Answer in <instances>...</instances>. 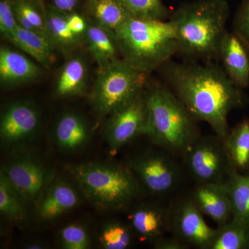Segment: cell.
Wrapping results in <instances>:
<instances>
[{
	"label": "cell",
	"instance_id": "3957f363",
	"mask_svg": "<svg viewBox=\"0 0 249 249\" xmlns=\"http://www.w3.org/2000/svg\"><path fill=\"white\" fill-rule=\"evenodd\" d=\"M121 58L143 73L160 68L178 53L172 21L130 18L116 33Z\"/></svg>",
	"mask_w": 249,
	"mask_h": 249
},
{
	"label": "cell",
	"instance_id": "83f0119b",
	"mask_svg": "<svg viewBox=\"0 0 249 249\" xmlns=\"http://www.w3.org/2000/svg\"><path fill=\"white\" fill-rule=\"evenodd\" d=\"M20 196L9 178L1 170L0 173V213L14 221L25 219L26 211Z\"/></svg>",
	"mask_w": 249,
	"mask_h": 249
},
{
	"label": "cell",
	"instance_id": "277c9868",
	"mask_svg": "<svg viewBox=\"0 0 249 249\" xmlns=\"http://www.w3.org/2000/svg\"><path fill=\"white\" fill-rule=\"evenodd\" d=\"M147 135L169 152L183 154L200 136L196 120L168 87L157 85L146 92Z\"/></svg>",
	"mask_w": 249,
	"mask_h": 249
},
{
	"label": "cell",
	"instance_id": "9a60e30c",
	"mask_svg": "<svg viewBox=\"0 0 249 249\" xmlns=\"http://www.w3.org/2000/svg\"><path fill=\"white\" fill-rule=\"evenodd\" d=\"M42 73L40 67L17 51L0 49V81L6 86L30 83Z\"/></svg>",
	"mask_w": 249,
	"mask_h": 249
},
{
	"label": "cell",
	"instance_id": "7402d4cb",
	"mask_svg": "<svg viewBox=\"0 0 249 249\" xmlns=\"http://www.w3.org/2000/svg\"><path fill=\"white\" fill-rule=\"evenodd\" d=\"M11 43L25 52L46 69L50 68L55 60V47L46 36L18 27Z\"/></svg>",
	"mask_w": 249,
	"mask_h": 249
},
{
	"label": "cell",
	"instance_id": "44dd1931",
	"mask_svg": "<svg viewBox=\"0 0 249 249\" xmlns=\"http://www.w3.org/2000/svg\"><path fill=\"white\" fill-rule=\"evenodd\" d=\"M46 21L49 39L57 50L70 55L84 40L72 32L67 24L66 14L49 5L46 8Z\"/></svg>",
	"mask_w": 249,
	"mask_h": 249
},
{
	"label": "cell",
	"instance_id": "8fae6325",
	"mask_svg": "<svg viewBox=\"0 0 249 249\" xmlns=\"http://www.w3.org/2000/svg\"><path fill=\"white\" fill-rule=\"evenodd\" d=\"M1 171L20 196L33 202L40 200L52 180L48 170L32 159L15 160Z\"/></svg>",
	"mask_w": 249,
	"mask_h": 249
},
{
	"label": "cell",
	"instance_id": "ac0fdd59",
	"mask_svg": "<svg viewBox=\"0 0 249 249\" xmlns=\"http://www.w3.org/2000/svg\"><path fill=\"white\" fill-rule=\"evenodd\" d=\"M90 129L85 118L75 111H68L60 116L55 124L54 139L60 150L74 152L89 140Z\"/></svg>",
	"mask_w": 249,
	"mask_h": 249
},
{
	"label": "cell",
	"instance_id": "e0dca14e",
	"mask_svg": "<svg viewBox=\"0 0 249 249\" xmlns=\"http://www.w3.org/2000/svg\"><path fill=\"white\" fill-rule=\"evenodd\" d=\"M130 221L132 229L139 235L155 242L171 229V213L156 205H143L132 213Z\"/></svg>",
	"mask_w": 249,
	"mask_h": 249
},
{
	"label": "cell",
	"instance_id": "30bf717a",
	"mask_svg": "<svg viewBox=\"0 0 249 249\" xmlns=\"http://www.w3.org/2000/svg\"><path fill=\"white\" fill-rule=\"evenodd\" d=\"M171 229L187 246L209 249L217 230L208 225L193 199L180 201L171 213Z\"/></svg>",
	"mask_w": 249,
	"mask_h": 249
},
{
	"label": "cell",
	"instance_id": "1f68e13d",
	"mask_svg": "<svg viewBox=\"0 0 249 249\" xmlns=\"http://www.w3.org/2000/svg\"><path fill=\"white\" fill-rule=\"evenodd\" d=\"M19 25L11 0H0V32L9 42H12Z\"/></svg>",
	"mask_w": 249,
	"mask_h": 249
},
{
	"label": "cell",
	"instance_id": "484cf974",
	"mask_svg": "<svg viewBox=\"0 0 249 249\" xmlns=\"http://www.w3.org/2000/svg\"><path fill=\"white\" fill-rule=\"evenodd\" d=\"M209 249H249V224L231 218L216 229Z\"/></svg>",
	"mask_w": 249,
	"mask_h": 249
},
{
	"label": "cell",
	"instance_id": "ba28073f",
	"mask_svg": "<svg viewBox=\"0 0 249 249\" xmlns=\"http://www.w3.org/2000/svg\"><path fill=\"white\" fill-rule=\"evenodd\" d=\"M147 124L148 107L143 90L109 115L105 134L111 151H117L140 134H146Z\"/></svg>",
	"mask_w": 249,
	"mask_h": 249
},
{
	"label": "cell",
	"instance_id": "d4e9b609",
	"mask_svg": "<svg viewBox=\"0 0 249 249\" xmlns=\"http://www.w3.org/2000/svg\"><path fill=\"white\" fill-rule=\"evenodd\" d=\"M229 160L237 171L249 165V119L239 123L229 132L225 142Z\"/></svg>",
	"mask_w": 249,
	"mask_h": 249
},
{
	"label": "cell",
	"instance_id": "4dcf8cb0",
	"mask_svg": "<svg viewBox=\"0 0 249 249\" xmlns=\"http://www.w3.org/2000/svg\"><path fill=\"white\" fill-rule=\"evenodd\" d=\"M62 246L67 249H86L89 247L88 232L82 226L70 224L60 231Z\"/></svg>",
	"mask_w": 249,
	"mask_h": 249
},
{
	"label": "cell",
	"instance_id": "ffe728a7",
	"mask_svg": "<svg viewBox=\"0 0 249 249\" xmlns=\"http://www.w3.org/2000/svg\"><path fill=\"white\" fill-rule=\"evenodd\" d=\"M88 67L83 56L70 58L60 69L55 82V91L59 97H70L84 92L88 85Z\"/></svg>",
	"mask_w": 249,
	"mask_h": 249
},
{
	"label": "cell",
	"instance_id": "f546056e",
	"mask_svg": "<svg viewBox=\"0 0 249 249\" xmlns=\"http://www.w3.org/2000/svg\"><path fill=\"white\" fill-rule=\"evenodd\" d=\"M100 242L104 249H125L132 245L130 228L121 222H111L105 226L100 235Z\"/></svg>",
	"mask_w": 249,
	"mask_h": 249
},
{
	"label": "cell",
	"instance_id": "4fadbf2b",
	"mask_svg": "<svg viewBox=\"0 0 249 249\" xmlns=\"http://www.w3.org/2000/svg\"><path fill=\"white\" fill-rule=\"evenodd\" d=\"M219 59L232 83L240 89L249 86V45L237 33L227 31L221 42Z\"/></svg>",
	"mask_w": 249,
	"mask_h": 249
},
{
	"label": "cell",
	"instance_id": "cb8c5ba5",
	"mask_svg": "<svg viewBox=\"0 0 249 249\" xmlns=\"http://www.w3.org/2000/svg\"><path fill=\"white\" fill-rule=\"evenodd\" d=\"M18 25L49 37L46 8L42 0H11ZM50 40V39H49Z\"/></svg>",
	"mask_w": 249,
	"mask_h": 249
},
{
	"label": "cell",
	"instance_id": "603a6c76",
	"mask_svg": "<svg viewBox=\"0 0 249 249\" xmlns=\"http://www.w3.org/2000/svg\"><path fill=\"white\" fill-rule=\"evenodd\" d=\"M87 8L91 19L115 34L131 18L119 0H88Z\"/></svg>",
	"mask_w": 249,
	"mask_h": 249
},
{
	"label": "cell",
	"instance_id": "d6986e66",
	"mask_svg": "<svg viewBox=\"0 0 249 249\" xmlns=\"http://www.w3.org/2000/svg\"><path fill=\"white\" fill-rule=\"evenodd\" d=\"M78 204V196L70 185L59 181L49 185L40 199L38 213L41 219L53 220L73 209Z\"/></svg>",
	"mask_w": 249,
	"mask_h": 249
},
{
	"label": "cell",
	"instance_id": "e575fe53",
	"mask_svg": "<svg viewBox=\"0 0 249 249\" xmlns=\"http://www.w3.org/2000/svg\"><path fill=\"white\" fill-rule=\"evenodd\" d=\"M155 247L157 249H186L188 246L178 237L174 236L170 238L161 237L160 240L156 241Z\"/></svg>",
	"mask_w": 249,
	"mask_h": 249
},
{
	"label": "cell",
	"instance_id": "5b68a950",
	"mask_svg": "<svg viewBox=\"0 0 249 249\" xmlns=\"http://www.w3.org/2000/svg\"><path fill=\"white\" fill-rule=\"evenodd\" d=\"M71 170L87 199L103 211L124 209L140 193L134 174L119 165L91 162Z\"/></svg>",
	"mask_w": 249,
	"mask_h": 249
},
{
	"label": "cell",
	"instance_id": "9c48e42d",
	"mask_svg": "<svg viewBox=\"0 0 249 249\" xmlns=\"http://www.w3.org/2000/svg\"><path fill=\"white\" fill-rule=\"evenodd\" d=\"M129 165L132 173L153 194L171 193L181 180L178 165L168 155L159 152H145L136 156Z\"/></svg>",
	"mask_w": 249,
	"mask_h": 249
},
{
	"label": "cell",
	"instance_id": "4316f807",
	"mask_svg": "<svg viewBox=\"0 0 249 249\" xmlns=\"http://www.w3.org/2000/svg\"><path fill=\"white\" fill-rule=\"evenodd\" d=\"M232 206V218L249 224V175L233 170L227 182Z\"/></svg>",
	"mask_w": 249,
	"mask_h": 249
},
{
	"label": "cell",
	"instance_id": "7a4b0ae2",
	"mask_svg": "<svg viewBox=\"0 0 249 249\" xmlns=\"http://www.w3.org/2000/svg\"><path fill=\"white\" fill-rule=\"evenodd\" d=\"M229 17L227 0H197L180 6L170 19L176 30L178 53L191 60L219 59Z\"/></svg>",
	"mask_w": 249,
	"mask_h": 249
},
{
	"label": "cell",
	"instance_id": "f1b7e54d",
	"mask_svg": "<svg viewBox=\"0 0 249 249\" xmlns=\"http://www.w3.org/2000/svg\"><path fill=\"white\" fill-rule=\"evenodd\" d=\"M129 16L141 19L167 20L170 11L161 0H119Z\"/></svg>",
	"mask_w": 249,
	"mask_h": 249
},
{
	"label": "cell",
	"instance_id": "836d02e7",
	"mask_svg": "<svg viewBox=\"0 0 249 249\" xmlns=\"http://www.w3.org/2000/svg\"><path fill=\"white\" fill-rule=\"evenodd\" d=\"M67 24L73 34L85 39V33L88 29V20L81 15L74 12L66 14Z\"/></svg>",
	"mask_w": 249,
	"mask_h": 249
},
{
	"label": "cell",
	"instance_id": "8d00e7d4",
	"mask_svg": "<svg viewBox=\"0 0 249 249\" xmlns=\"http://www.w3.org/2000/svg\"><path fill=\"white\" fill-rule=\"evenodd\" d=\"M26 248L29 249H43V246L39 245V244H30L27 245Z\"/></svg>",
	"mask_w": 249,
	"mask_h": 249
},
{
	"label": "cell",
	"instance_id": "8992f818",
	"mask_svg": "<svg viewBox=\"0 0 249 249\" xmlns=\"http://www.w3.org/2000/svg\"><path fill=\"white\" fill-rule=\"evenodd\" d=\"M147 75L122 58L98 71L90 95L93 110L100 116L110 115L143 91Z\"/></svg>",
	"mask_w": 249,
	"mask_h": 249
},
{
	"label": "cell",
	"instance_id": "5bb4252c",
	"mask_svg": "<svg viewBox=\"0 0 249 249\" xmlns=\"http://www.w3.org/2000/svg\"><path fill=\"white\" fill-rule=\"evenodd\" d=\"M193 200L202 213L209 216L218 226L232 218V206L227 183H199Z\"/></svg>",
	"mask_w": 249,
	"mask_h": 249
},
{
	"label": "cell",
	"instance_id": "d6a6232c",
	"mask_svg": "<svg viewBox=\"0 0 249 249\" xmlns=\"http://www.w3.org/2000/svg\"><path fill=\"white\" fill-rule=\"evenodd\" d=\"M233 31L249 45V0H244L237 10L234 18Z\"/></svg>",
	"mask_w": 249,
	"mask_h": 249
},
{
	"label": "cell",
	"instance_id": "6da1fadb",
	"mask_svg": "<svg viewBox=\"0 0 249 249\" xmlns=\"http://www.w3.org/2000/svg\"><path fill=\"white\" fill-rule=\"evenodd\" d=\"M168 88L192 116L211 126L225 142L229 134L228 116L241 107L245 98L240 88L228 76L223 67L212 61H168L161 67Z\"/></svg>",
	"mask_w": 249,
	"mask_h": 249
},
{
	"label": "cell",
	"instance_id": "2e32d148",
	"mask_svg": "<svg viewBox=\"0 0 249 249\" xmlns=\"http://www.w3.org/2000/svg\"><path fill=\"white\" fill-rule=\"evenodd\" d=\"M85 35L88 49L102 70L118 59L121 58L119 41L115 33L89 19Z\"/></svg>",
	"mask_w": 249,
	"mask_h": 249
},
{
	"label": "cell",
	"instance_id": "7c38bea8",
	"mask_svg": "<svg viewBox=\"0 0 249 249\" xmlns=\"http://www.w3.org/2000/svg\"><path fill=\"white\" fill-rule=\"evenodd\" d=\"M40 124V114L34 105L25 101L10 104L0 121V137L4 145H15L30 139Z\"/></svg>",
	"mask_w": 249,
	"mask_h": 249
},
{
	"label": "cell",
	"instance_id": "52a82bcc",
	"mask_svg": "<svg viewBox=\"0 0 249 249\" xmlns=\"http://www.w3.org/2000/svg\"><path fill=\"white\" fill-rule=\"evenodd\" d=\"M183 156L190 173L199 183H227L235 170L224 141L216 135L199 137Z\"/></svg>",
	"mask_w": 249,
	"mask_h": 249
},
{
	"label": "cell",
	"instance_id": "d590c367",
	"mask_svg": "<svg viewBox=\"0 0 249 249\" xmlns=\"http://www.w3.org/2000/svg\"><path fill=\"white\" fill-rule=\"evenodd\" d=\"M53 7L65 14L74 12L82 0H50Z\"/></svg>",
	"mask_w": 249,
	"mask_h": 249
}]
</instances>
